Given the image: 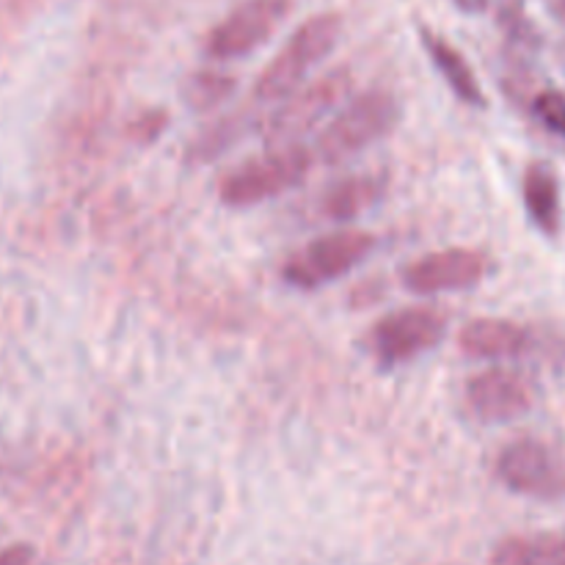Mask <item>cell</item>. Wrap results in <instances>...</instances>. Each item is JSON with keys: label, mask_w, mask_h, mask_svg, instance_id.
Here are the masks:
<instances>
[{"label": "cell", "mask_w": 565, "mask_h": 565, "mask_svg": "<svg viewBox=\"0 0 565 565\" xmlns=\"http://www.w3.org/2000/svg\"><path fill=\"white\" fill-rule=\"evenodd\" d=\"M456 6L461 11H467V14H480V11H486L489 0H456Z\"/></svg>", "instance_id": "44dd1931"}, {"label": "cell", "mask_w": 565, "mask_h": 565, "mask_svg": "<svg viewBox=\"0 0 565 565\" xmlns=\"http://www.w3.org/2000/svg\"><path fill=\"white\" fill-rule=\"evenodd\" d=\"M315 163H318V158L303 143L268 149L265 154H257V158L246 160V163L235 166L230 174H224L218 185L221 204L232 210H248L270 202V199L301 185Z\"/></svg>", "instance_id": "3957f363"}, {"label": "cell", "mask_w": 565, "mask_h": 565, "mask_svg": "<svg viewBox=\"0 0 565 565\" xmlns=\"http://www.w3.org/2000/svg\"><path fill=\"white\" fill-rule=\"evenodd\" d=\"M401 121V99L386 88H370L348 99L315 141L312 152L318 163H342L384 141Z\"/></svg>", "instance_id": "6da1fadb"}, {"label": "cell", "mask_w": 565, "mask_h": 565, "mask_svg": "<svg viewBox=\"0 0 565 565\" xmlns=\"http://www.w3.org/2000/svg\"><path fill=\"white\" fill-rule=\"evenodd\" d=\"M489 565H565V539L555 533L508 535L491 552Z\"/></svg>", "instance_id": "9a60e30c"}, {"label": "cell", "mask_w": 565, "mask_h": 565, "mask_svg": "<svg viewBox=\"0 0 565 565\" xmlns=\"http://www.w3.org/2000/svg\"><path fill=\"white\" fill-rule=\"evenodd\" d=\"M243 130H246V116H224V119L213 121L210 127H204L191 143H188V160L191 163H210L218 154H224L226 149L235 147L241 141Z\"/></svg>", "instance_id": "e0dca14e"}, {"label": "cell", "mask_w": 565, "mask_h": 565, "mask_svg": "<svg viewBox=\"0 0 565 565\" xmlns=\"http://www.w3.org/2000/svg\"><path fill=\"white\" fill-rule=\"evenodd\" d=\"M386 188H390V180L384 174H373V171L342 177L323 191L320 213L331 221H340V224L356 221L359 215L373 210L386 196Z\"/></svg>", "instance_id": "7c38bea8"}, {"label": "cell", "mask_w": 565, "mask_h": 565, "mask_svg": "<svg viewBox=\"0 0 565 565\" xmlns=\"http://www.w3.org/2000/svg\"><path fill=\"white\" fill-rule=\"evenodd\" d=\"M353 88V75L345 66L326 72L315 77L312 83L292 92L290 97L281 99L279 108L268 116L263 132L268 149L274 147H296L301 143L303 132L315 130L329 114H334Z\"/></svg>", "instance_id": "5b68a950"}, {"label": "cell", "mask_w": 565, "mask_h": 565, "mask_svg": "<svg viewBox=\"0 0 565 565\" xmlns=\"http://www.w3.org/2000/svg\"><path fill=\"white\" fill-rule=\"evenodd\" d=\"M555 11L565 20V0H555Z\"/></svg>", "instance_id": "7402d4cb"}, {"label": "cell", "mask_w": 565, "mask_h": 565, "mask_svg": "<svg viewBox=\"0 0 565 565\" xmlns=\"http://www.w3.org/2000/svg\"><path fill=\"white\" fill-rule=\"evenodd\" d=\"M445 334V315L428 307H406L375 320L370 329V351L381 367H401L434 351Z\"/></svg>", "instance_id": "8992f818"}, {"label": "cell", "mask_w": 565, "mask_h": 565, "mask_svg": "<svg viewBox=\"0 0 565 565\" xmlns=\"http://www.w3.org/2000/svg\"><path fill=\"white\" fill-rule=\"evenodd\" d=\"M423 44L425 53L434 61L436 72L445 77V83L450 86V92L456 94L461 103L472 105V108H483L486 94L483 86L478 83V75L469 66V61L463 58V53L458 47H452L445 36L434 33L430 28H423Z\"/></svg>", "instance_id": "4fadbf2b"}, {"label": "cell", "mask_w": 565, "mask_h": 565, "mask_svg": "<svg viewBox=\"0 0 565 565\" xmlns=\"http://www.w3.org/2000/svg\"><path fill=\"white\" fill-rule=\"evenodd\" d=\"M166 125H169V114H166V110H143V114L130 125V136L136 138L138 143H152L163 136Z\"/></svg>", "instance_id": "d6986e66"}, {"label": "cell", "mask_w": 565, "mask_h": 565, "mask_svg": "<svg viewBox=\"0 0 565 565\" xmlns=\"http://www.w3.org/2000/svg\"><path fill=\"white\" fill-rule=\"evenodd\" d=\"M33 557H36L33 546L14 544L0 552V565H33Z\"/></svg>", "instance_id": "ffe728a7"}, {"label": "cell", "mask_w": 565, "mask_h": 565, "mask_svg": "<svg viewBox=\"0 0 565 565\" xmlns=\"http://www.w3.org/2000/svg\"><path fill=\"white\" fill-rule=\"evenodd\" d=\"M533 114L546 130L565 136V94L555 88H544L533 97Z\"/></svg>", "instance_id": "ac0fdd59"}, {"label": "cell", "mask_w": 565, "mask_h": 565, "mask_svg": "<svg viewBox=\"0 0 565 565\" xmlns=\"http://www.w3.org/2000/svg\"><path fill=\"white\" fill-rule=\"evenodd\" d=\"M292 9V0H243L204 39V53L213 61H235L254 53L274 36Z\"/></svg>", "instance_id": "9c48e42d"}, {"label": "cell", "mask_w": 565, "mask_h": 565, "mask_svg": "<svg viewBox=\"0 0 565 565\" xmlns=\"http://www.w3.org/2000/svg\"><path fill=\"white\" fill-rule=\"evenodd\" d=\"M497 478L508 491L530 500L555 502L565 497V467L539 439H516L497 456Z\"/></svg>", "instance_id": "ba28073f"}, {"label": "cell", "mask_w": 565, "mask_h": 565, "mask_svg": "<svg viewBox=\"0 0 565 565\" xmlns=\"http://www.w3.org/2000/svg\"><path fill=\"white\" fill-rule=\"evenodd\" d=\"M237 92V77L221 70H196L182 81L180 97L196 114H210L230 103Z\"/></svg>", "instance_id": "2e32d148"}, {"label": "cell", "mask_w": 565, "mask_h": 565, "mask_svg": "<svg viewBox=\"0 0 565 565\" xmlns=\"http://www.w3.org/2000/svg\"><path fill=\"white\" fill-rule=\"evenodd\" d=\"M524 207L544 235L561 230V182L550 163H530L522 182Z\"/></svg>", "instance_id": "5bb4252c"}, {"label": "cell", "mask_w": 565, "mask_h": 565, "mask_svg": "<svg viewBox=\"0 0 565 565\" xmlns=\"http://www.w3.org/2000/svg\"><path fill=\"white\" fill-rule=\"evenodd\" d=\"M458 348L478 362H519L539 351V337L516 320L475 318L458 334Z\"/></svg>", "instance_id": "8fae6325"}, {"label": "cell", "mask_w": 565, "mask_h": 565, "mask_svg": "<svg viewBox=\"0 0 565 565\" xmlns=\"http://www.w3.org/2000/svg\"><path fill=\"white\" fill-rule=\"evenodd\" d=\"M491 274V257L480 248L452 246L423 254L401 270V281L414 296H445L478 287Z\"/></svg>", "instance_id": "52a82bcc"}, {"label": "cell", "mask_w": 565, "mask_h": 565, "mask_svg": "<svg viewBox=\"0 0 565 565\" xmlns=\"http://www.w3.org/2000/svg\"><path fill=\"white\" fill-rule=\"evenodd\" d=\"M342 36V17L334 11H323V14L309 17L307 22L290 33L285 47L276 53L263 70V75L254 83V99L257 103H281L290 97L292 92L303 86L309 72L329 58L331 50L337 47Z\"/></svg>", "instance_id": "7a4b0ae2"}, {"label": "cell", "mask_w": 565, "mask_h": 565, "mask_svg": "<svg viewBox=\"0 0 565 565\" xmlns=\"http://www.w3.org/2000/svg\"><path fill=\"white\" fill-rule=\"evenodd\" d=\"M463 401L480 423L502 425L524 417L533 408L535 386L522 370L494 364L467 381Z\"/></svg>", "instance_id": "30bf717a"}, {"label": "cell", "mask_w": 565, "mask_h": 565, "mask_svg": "<svg viewBox=\"0 0 565 565\" xmlns=\"http://www.w3.org/2000/svg\"><path fill=\"white\" fill-rule=\"evenodd\" d=\"M375 235L364 230H337L292 252L281 265V279L296 290H320L342 279L373 254Z\"/></svg>", "instance_id": "277c9868"}]
</instances>
